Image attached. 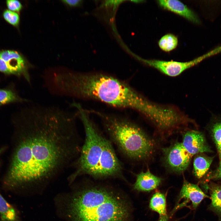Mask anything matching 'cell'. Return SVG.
Here are the masks:
<instances>
[{
  "mask_svg": "<svg viewBox=\"0 0 221 221\" xmlns=\"http://www.w3.org/2000/svg\"><path fill=\"white\" fill-rule=\"evenodd\" d=\"M210 189L211 207L221 215V187L216 184H213L211 186Z\"/></svg>",
  "mask_w": 221,
  "mask_h": 221,
  "instance_id": "obj_18",
  "label": "cell"
},
{
  "mask_svg": "<svg viewBox=\"0 0 221 221\" xmlns=\"http://www.w3.org/2000/svg\"><path fill=\"white\" fill-rule=\"evenodd\" d=\"M182 143L192 156L200 153L211 152L203 134L198 131L189 130L184 133Z\"/></svg>",
  "mask_w": 221,
  "mask_h": 221,
  "instance_id": "obj_9",
  "label": "cell"
},
{
  "mask_svg": "<svg viewBox=\"0 0 221 221\" xmlns=\"http://www.w3.org/2000/svg\"><path fill=\"white\" fill-rule=\"evenodd\" d=\"M139 59L145 64L157 69L167 76L172 77L180 75L185 70L204 60L202 55L192 60L186 62Z\"/></svg>",
  "mask_w": 221,
  "mask_h": 221,
  "instance_id": "obj_7",
  "label": "cell"
},
{
  "mask_svg": "<svg viewBox=\"0 0 221 221\" xmlns=\"http://www.w3.org/2000/svg\"><path fill=\"white\" fill-rule=\"evenodd\" d=\"M61 86L65 96L97 100L113 107L137 111L148 119L157 114L158 107L125 82L100 73H66Z\"/></svg>",
  "mask_w": 221,
  "mask_h": 221,
  "instance_id": "obj_2",
  "label": "cell"
},
{
  "mask_svg": "<svg viewBox=\"0 0 221 221\" xmlns=\"http://www.w3.org/2000/svg\"><path fill=\"white\" fill-rule=\"evenodd\" d=\"M0 72L7 74H13L6 63L0 58Z\"/></svg>",
  "mask_w": 221,
  "mask_h": 221,
  "instance_id": "obj_22",
  "label": "cell"
},
{
  "mask_svg": "<svg viewBox=\"0 0 221 221\" xmlns=\"http://www.w3.org/2000/svg\"><path fill=\"white\" fill-rule=\"evenodd\" d=\"M0 217L1 221H20L17 211L0 193Z\"/></svg>",
  "mask_w": 221,
  "mask_h": 221,
  "instance_id": "obj_15",
  "label": "cell"
},
{
  "mask_svg": "<svg viewBox=\"0 0 221 221\" xmlns=\"http://www.w3.org/2000/svg\"><path fill=\"white\" fill-rule=\"evenodd\" d=\"M210 179H221V160L218 168L214 174L210 177Z\"/></svg>",
  "mask_w": 221,
  "mask_h": 221,
  "instance_id": "obj_23",
  "label": "cell"
},
{
  "mask_svg": "<svg viewBox=\"0 0 221 221\" xmlns=\"http://www.w3.org/2000/svg\"><path fill=\"white\" fill-rule=\"evenodd\" d=\"M3 15L4 19L10 24L15 26L18 25L20 17L17 13L6 10L4 12Z\"/></svg>",
  "mask_w": 221,
  "mask_h": 221,
  "instance_id": "obj_20",
  "label": "cell"
},
{
  "mask_svg": "<svg viewBox=\"0 0 221 221\" xmlns=\"http://www.w3.org/2000/svg\"><path fill=\"white\" fill-rule=\"evenodd\" d=\"M62 1L71 6H75L79 5L81 1L80 0H65Z\"/></svg>",
  "mask_w": 221,
  "mask_h": 221,
  "instance_id": "obj_24",
  "label": "cell"
},
{
  "mask_svg": "<svg viewBox=\"0 0 221 221\" xmlns=\"http://www.w3.org/2000/svg\"><path fill=\"white\" fill-rule=\"evenodd\" d=\"M0 58L7 64L13 74L22 75L29 83L30 78L28 72L29 66L24 58L17 52L11 50L0 52Z\"/></svg>",
  "mask_w": 221,
  "mask_h": 221,
  "instance_id": "obj_8",
  "label": "cell"
},
{
  "mask_svg": "<svg viewBox=\"0 0 221 221\" xmlns=\"http://www.w3.org/2000/svg\"><path fill=\"white\" fill-rule=\"evenodd\" d=\"M162 179L152 174L149 170L138 174L133 185L134 189L149 192L156 188L161 184Z\"/></svg>",
  "mask_w": 221,
  "mask_h": 221,
  "instance_id": "obj_12",
  "label": "cell"
},
{
  "mask_svg": "<svg viewBox=\"0 0 221 221\" xmlns=\"http://www.w3.org/2000/svg\"><path fill=\"white\" fill-rule=\"evenodd\" d=\"M178 41L177 37L172 34H167L162 37L158 41L159 47L165 52H169L176 47Z\"/></svg>",
  "mask_w": 221,
  "mask_h": 221,
  "instance_id": "obj_17",
  "label": "cell"
},
{
  "mask_svg": "<svg viewBox=\"0 0 221 221\" xmlns=\"http://www.w3.org/2000/svg\"><path fill=\"white\" fill-rule=\"evenodd\" d=\"M75 194L69 207L73 221H128L129 218L125 201L105 188H87Z\"/></svg>",
  "mask_w": 221,
  "mask_h": 221,
  "instance_id": "obj_4",
  "label": "cell"
},
{
  "mask_svg": "<svg viewBox=\"0 0 221 221\" xmlns=\"http://www.w3.org/2000/svg\"><path fill=\"white\" fill-rule=\"evenodd\" d=\"M6 146H3L0 148V155L2 154L6 149Z\"/></svg>",
  "mask_w": 221,
  "mask_h": 221,
  "instance_id": "obj_25",
  "label": "cell"
},
{
  "mask_svg": "<svg viewBox=\"0 0 221 221\" xmlns=\"http://www.w3.org/2000/svg\"><path fill=\"white\" fill-rule=\"evenodd\" d=\"M163 150L167 164L175 172H180L185 170L192 157L182 143L176 142L169 147L163 149Z\"/></svg>",
  "mask_w": 221,
  "mask_h": 221,
  "instance_id": "obj_6",
  "label": "cell"
},
{
  "mask_svg": "<svg viewBox=\"0 0 221 221\" xmlns=\"http://www.w3.org/2000/svg\"><path fill=\"white\" fill-rule=\"evenodd\" d=\"M22 101L10 90L0 89V105L17 101Z\"/></svg>",
  "mask_w": 221,
  "mask_h": 221,
  "instance_id": "obj_19",
  "label": "cell"
},
{
  "mask_svg": "<svg viewBox=\"0 0 221 221\" xmlns=\"http://www.w3.org/2000/svg\"><path fill=\"white\" fill-rule=\"evenodd\" d=\"M213 116L215 120L211 126V130L214 141L215 143L219 158L221 160V118L218 117Z\"/></svg>",
  "mask_w": 221,
  "mask_h": 221,
  "instance_id": "obj_16",
  "label": "cell"
},
{
  "mask_svg": "<svg viewBox=\"0 0 221 221\" xmlns=\"http://www.w3.org/2000/svg\"><path fill=\"white\" fill-rule=\"evenodd\" d=\"M213 158L204 155H196L193 161L194 175L198 178L202 177L207 172L212 163Z\"/></svg>",
  "mask_w": 221,
  "mask_h": 221,
  "instance_id": "obj_14",
  "label": "cell"
},
{
  "mask_svg": "<svg viewBox=\"0 0 221 221\" xmlns=\"http://www.w3.org/2000/svg\"><path fill=\"white\" fill-rule=\"evenodd\" d=\"M91 111L100 117L110 141L126 157L141 161L152 155L154 142L136 124L124 118Z\"/></svg>",
  "mask_w": 221,
  "mask_h": 221,
  "instance_id": "obj_5",
  "label": "cell"
},
{
  "mask_svg": "<svg viewBox=\"0 0 221 221\" xmlns=\"http://www.w3.org/2000/svg\"><path fill=\"white\" fill-rule=\"evenodd\" d=\"M208 197L197 184L185 180L180 191L178 201L183 200L184 201L181 204L177 205L175 209L186 206V204L189 202L191 203L193 208L196 209L204 199Z\"/></svg>",
  "mask_w": 221,
  "mask_h": 221,
  "instance_id": "obj_10",
  "label": "cell"
},
{
  "mask_svg": "<svg viewBox=\"0 0 221 221\" xmlns=\"http://www.w3.org/2000/svg\"><path fill=\"white\" fill-rule=\"evenodd\" d=\"M6 3L9 10L13 12H19L22 8L21 3L18 0H7Z\"/></svg>",
  "mask_w": 221,
  "mask_h": 221,
  "instance_id": "obj_21",
  "label": "cell"
},
{
  "mask_svg": "<svg viewBox=\"0 0 221 221\" xmlns=\"http://www.w3.org/2000/svg\"><path fill=\"white\" fill-rule=\"evenodd\" d=\"M85 134L79 154L72 165L73 172L68 177L70 184L78 177L88 175L96 179H123V168L111 142L98 130L89 118L87 110L77 108Z\"/></svg>",
  "mask_w": 221,
  "mask_h": 221,
  "instance_id": "obj_3",
  "label": "cell"
},
{
  "mask_svg": "<svg viewBox=\"0 0 221 221\" xmlns=\"http://www.w3.org/2000/svg\"><path fill=\"white\" fill-rule=\"evenodd\" d=\"M133 1L134 2H142L143 1H141V0H140V1H139V0H138V1H137V0H135V1H132V2H133Z\"/></svg>",
  "mask_w": 221,
  "mask_h": 221,
  "instance_id": "obj_26",
  "label": "cell"
},
{
  "mask_svg": "<svg viewBox=\"0 0 221 221\" xmlns=\"http://www.w3.org/2000/svg\"><path fill=\"white\" fill-rule=\"evenodd\" d=\"M163 8L177 14L196 24L200 21L198 16L192 10L182 2L175 0H161L157 1Z\"/></svg>",
  "mask_w": 221,
  "mask_h": 221,
  "instance_id": "obj_11",
  "label": "cell"
},
{
  "mask_svg": "<svg viewBox=\"0 0 221 221\" xmlns=\"http://www.w3.org/2000/svg\"><path fill=\"white\" fill-rule=\"evenodd\" d=\"M76 114L32 106L17 125L3 183L13 188L47 181L72 165L81 146Z\"/></svg>",
  "mask_w": 221,
  "mask_h": 221,
  "instance_id": "obj_1",
  "label": "cell"
},
{
  "mask_svg": "<svg viewBox=\"0 0 221 221\" xmlns=\"http://www.w3.org/2000/svg\"><path fill=\"white\" fill-rule=\"evenodd\" d=\"M149 207L158 214V221H168L166 198L163 194L159 192L154 193L150 200Z\"/></svg>",
  "mask_w": 221,
  "mask_h": 221,
  "instance_id": "obj_13",
  "label": "cell"
}]
</instances>
